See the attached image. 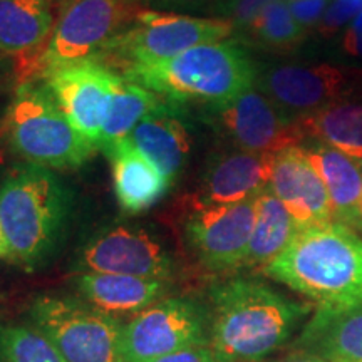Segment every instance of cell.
<instances>
[{
  "instance_id": "cell-1",
  "label": "cell",
  "mask_w": 362,
  "mask_h": 362,
  "mask_svg": "<svg viewBox=\"0 0 362 362\" xmlns=\"http://www.w3.org/2000/svg\"><path fill=\"white\" fill-rule=\"evenodd\" d=\"M210 347L221 362H257L291 339L309 314L269 285L235 279L211 288Z\"/></svg>"
},
{
  "instance_id": "cell-2",
  "label": "cell",
  "mask_w": 362,
  "mask_h": 362,
  "mask_svg": "<svg viewBox=\"0 0 362 362\" xmlns=\"http://www.w3.org/2000/svg\"><path fill=\"white\" fill-rule=\"evenodd\" d=\"M265 274L319 307L356 304L362 300V238L337 221L298 228Z\"/></svg>"
},
{
  "instance_id": "cell-3",
  "label": "cell",
  "mask_w": 362,
  "mask_h": 362,
  "mask_svg": "<svg viewBox=\"0 0 362 362\" xmlns=\"http://www.w3.org/2000/svg\"><path fill=\"white\" fill-rule=\"evenodd\" d=\"M72 198L52 170L37 165L16 166L0 181V225L12 260L37 269L61 245Z\"/></svg>"
},
{
  "instance_id": "cell-4",
  "label": "cell",
  "mask_w": 362,
  "mask_h": 362,
  "mask_svg": "<svg viewBox=\"0 0 362 362\" xmlns=\"http://www.w3.org/2000/svg\"><path fill=\"white\" fill-rule=\"evenodd\" d=\"M121 76L168 101L218 106L253 88L259 72L245 49L226 39L197 45L158 64L131 67Z\"/></svg>"
},
{
  "instance_id": "cell-5",
  "label": "cell",
  "mask_w": 362,
  "mask_h": 362,
  "mask_svg": "<svg viewBox=\"0 0 362 362\" xmlns=\"http://www.w3.org/2000/svg\"><path fill=\"white\" fill-rule=\"evenodd\" d=\"M6 136L13 155L44 168H78L98 149L71 124L42 81H24L17 88Z\"/></svg>"
},
{
  "instance_id": "cell-6",
  "label": "cell",
  "mask_w": 362,
  "mask_h": 362,
  "mask_svg": "<svg viewBox=\"0 0 362 362\" xmlns=\"http://www.w3.org/2000/svg\"><path fill=\"white\" fill-rule=\"evenodd\" d=\"M228 19L183 16L156 11H138L131 27L115 35L98 57L107 56L119 62L123 71L168 61L197 45L220 42L233 34Z\"/></svg>"
},
{
  "instance_id": "cell-7",
  "label": "cell",
  "mask_w": 362,
  "mask_h": 362,
  "mask_svg": "<svg viewBox=\"0 0 362 362\" xmlns=\"http://www.w3.org/2000/svg\"><path fill=\"white\" fill-rule=\"evenodd\" d=\"M30 320L66 362H123V325L116 317L69 297H39Z\"/></svg>"
},
{
  "instance_id": "cell-8",
  "label": "cell",
  "mask_w": 362,
  "mask_h": 362,
  "mask_svg": "<svg viewBox=\"0 0 362 362\" xmlns=\"http://www.w3.org/2000/svg\"><path fill=\"white\" fill-rule=\"evenodd\" d=\"M129 0H64L42 52L25 74L40 79L57 67L98 57L128 21Z\"/></svg>"
},
{
  "instance_id": "cell-9",
  "label": "cell",
  "mask_w": 362,
  "mask_h": 362,
  "mask_svg": "<svg viewBox=\"0 0 362 362\" xmlns=\"http://www.w3.org/2000/svg\"><path fill=\"white\" fill-rule=\"evenodd\" d=\"M210 346V320L189 298L170 297L136 314L123 325V362H153L181 349Z\"/></svg>"
},
{
  "instance_id": "cell-10",
  "label": "cell",
  "mask_w": 362,
  "mask_h": 362,
  "mask_svg": "<svg viewBox=\"0 0 362 362\" xmlns=\"http://www.w3.org/2000/svg\"><path fill=\"white\" fill-rule=\"evenodd\" d=\"M255 86L285 116L298 121L354 96L362 88V69L330 62L277 64L259 72Z\"/></svg>"
},
{
  "instance_id": "cell-11",
  "label": "cell",
  "mask_w": 362,
  "mask_h": 362,
  "mask_svg": "<svg viewBox=\"0 0 362 362\" xmlns=\"http://www.w3.org/2000/svg\"><path fill=\"white\" fill-rule=\"evenodd\" d=\"M205 116L237 149L257 155H277L305 139L297 121L285 116L257 86L232 101L208 106Z\"/></svg>"
},
{
  "instance_id": "cell-12",
  "label": "cell",
  "mask_w": 362,
  "mask_h": 362,
  "mask_svg": "<svg viewBox=\"0 0 362 362\" xmlns=\"http://www.w3.org/2000/svg\"><path fill=\"white\" fill-rule=\"evenodd\" d=\"M257 198L232 205L194 200L185 220V237L206 269L230 270L245 265L255 225Z\"/></svg>"
},
{
  "instance_id": "cell-13",
  "label": "cell",
  "mask_w": 362,
  "mask_h": 362,
  "mask_svg": "<svg viewBox=\"0 0 362 362\" xmlns=\"http://www.w3.org/2000/svg\"><path fill=\"white\" fill-rule=\"evenodd\" d=\"M117 76L98 57H90L57 67L39 81L45 84L71 124L99 148Z\"/></svg>"
},
{
  "instance_id": "cell-14",
  "label": "cell",
  "mask_w": 362,
  "mask_h": 362,
  "mask_svg": "<svg viewBox=\"0 0 362 362\" xmlns=\"http://www.w3.org/2000/svg\"><path fill=\"white\" fill-rule=\"evenodd\" d=\"M79 267L96 274L133 275L168 282L175 264L155 235L138 226L119 225L94 235L83 247Z\"/></svg>"
},
{
  "instance_id": "cell-15",
  "label": "cell",
  "mask_w": 362,
  "mask_h": 362,
  "mask_svg": "<svg viewBox=\"0 0 362 362\" xmlns=\"http://www.w3.org/2000/svg\"><path fill=\"white\" fill-rule=\"evenodd\" d=\"M269 189L287 208L297 228L334 221L327 189L300 144L275 155Z\"/></svg>"
},
{
  "instance_id": "cell-16",
  "label": "cell",
  "mask_w": 362,
  "mask_h": 362,
  "mask_svg": "<svg viewBox=\"0 0 362 362\" xmlns=\"http://www.w3.org/2000/svg\"><path fill=\"white\" fill-rule=\"evenodd\" d=\"M275 155L232 149L214 155L202 180V193L197 198L205 205H232L257 198L269 188Z\"/></svg>"
},
{
  "instance_id": "cell-17",
  "label": "cell",
  "mask_w": 362,
  "mask_h": 362,
  "mask_svg": "<svg viewBox=\"0 0 362 362\" xmlns=\"http://www.w3.org/2000/svg\"><path fill=\"white\" fill-rule=\"evenodd\" d=\"M128 141L173 183L192 155V131L180 103L163 99L139 121Z\"/></svg>"
},
{
  "instance_id": "cell-18",
  "label": "cell",
  "mask_w": 362,
  "mask_h": 362,
  "mask_svg": "<svg viewBox=\"0 0 362 362\" xmlns=\"http://www.w3.org/2000/svg\"><path fill=\"white\" fill-rule=\"evenodd\" d=\"M298 346L325 362H362V300L342 307H319Z\"/></svg>"
},
{
  "instance_id": "cell-19",
  "label": "cell",
  "mask_w": 362,
  "mask_h": 362,
  "mask_svg": "<svg viewBox=\"0 0 362 362\" xmlns=\"http://www.w3.org/2000/svg\"><path fill=\"white\" fill-rule=\"evenodd\" d=\"M76 288L86 304L112 317L139 314L160 302L168 291V282L133 275L84 272L76 280Z\"/></svg>"
},
{
  "instance_id": "cell-20",
  "label": "cell",
  "mask_w": 362,
  "mask_h": 362,
  "mask_svg": "<svg viewBox=\"0 0 362 362\" xmlns=\"http://www.w3.org/2000/svg\"><path fill=\"white\" fill-rule=\"evenodd\" d=\"M106 156L111 161L117 203L126 214H143L160 202L173 185L128 139L107 149Z\"/></svg>"
},
{
  "instance_id": "cell-21",
  "label": "cell",
  "mask_w": 362,
  "mask_h": 362,
  "mask_svg": "<svg viewBox=\"0 0 362 362\" xmlns=\"http://www.w3.org/2000/svg\"><path fill=\"white\" fill-rule=\"evenodd\" d=\"M52 2L0 0V54L22 57L29 69L42 52L56 24Z\"/></svg>"
},
{
  "instance_id": "cell-22",
  "label": "cell",
  "mask_w": 362,
  "mask_h": 362,
  "mask_svg": "<svg viewBox=\"0 0 362 362\" xmlns=\"http://www.w3.org/2000/svg\"><path fill=\"white\" fill-rule=\"evenodd\" d=\"M307 158L327 189L334 220L359 228L362 210V163L339 149L315 143L304 146Z\"/></svg>"
},
{
  "instance_id": "cell-23",
  "label": "cell",
  "mask_w": 362,
  "mask_h": 362,
  "mask_svg": "<svg viewBox=\"0 0 362 362\" xmlns=\"http://www.w3.org/2000/svg\"><path fill=\"white\" fill-rule=\"evenodd\" d=\"M305 138L327 144L362 163V101L344 99L297 121Z\"/></svg>"
},
{
  "instance_id": "cell-24",
  "label": "cell",
  "mask_w": 362,
  "mask_h": 362,
  "mask_svg": "<svg viewBox=\"0 0 362 362\" xmlns=\"http://www.w3.org/2000/svg\"><path fill=\"white\" fill-rule=\"evenodd\" d=\"M255 203V225H253L245 265L264 267L265 270L291 243L298 228L287 208L269 188L257 197Z\"/></svg>"
},
{
  "instance_id": "cell-25",
  "label": "cell",
  "mask_w": 362,
  "mask_h": 362,
  "mask_svg": "<svg viewBox=\"0 0 362 362\" xmlns=\"http://www.w3.org/2000/svg\"><path fill=\"white\" fill-rule=\"evenodd\" d=\"M161 101L163 98L153 90L123 78L121 74L117 76L112 88L110 110L103 126L99 149L106 153L117 143L128 139L139 121L160 106Z\"/></svg>"
},
{
  "instance_id": "cell-26",
  "label": "cell",
  "mask_w": 362,
  "mask_h": 362,
  "mask_svg": "<svg viewBox=\"0 0 362 362\" xmlns=\"http://www.w3.org/2000/svg\"><path fill=\"white\" fill-rule=\"evenodd\" d=\"M243 39L264 51L292 52L304 42L307 33L293 19L287 0H274L242 29Z\"/></svg>"
},
{
  "instance_id": "cell-27",
  "label": "cell",
  "mask_w": 362,
  "mask_h": 362,
  "mask_svg": "<svg viewBox=\"0 0 362 362\" xmlns=\"http://www.w3.org/2000/svg\"><path fill=\"white\" fill-rule=\"evenodd\" d=\"M0 362H66L34 325L0 324Z\"/></svg>"
},
{
  "instance_id": "cell-28",
  "label": "cell",
  "mask_w": 362,
  "mask_h": 362,
  "mask_svg": "<svg viewBox=\"0 0 362 362\" xmlns=\"http://www.w3.org/2000/svg\"><path fill=\"white\" fill-rule=\"evenodd\" d=\"M362 12V0H330L322 21L317 25L315 33L324 39L337 35L339 30L346 29Z\"/></svg>"
},
{
  "instance_id": "cell-29",
  "label": "cell",
  "mask_w": 362,
  "mask_h": 362,
  "mask_svg": "<svg viewBox=\"0 0 362 362\" xmlns=\"http://www.w3.org/2000/svg\"><path fill=\"white\" fill-rule=\"evenodd\" d=\"M148 11L183 13V16H198V13L215 12V0H141Z\"/></svg>"
},
{
  "instance_id": "cell-30",
  "label": "cell",
  "mask_w": 362,
  "mask_h": 362,
  "mask_svg": "<svg viewBox=\"0 0 362 362\" xmlns=\"http://www.w3.org/2000/svg\"><path fill=\"white\" fill-rule=\"evenodd\" d=\"M329 4L330 0H291L288 7H291L293 19L298 22V25L305 33H309V30L317 29Z\"/></svg>"
},
{
  "instance_id": "cell-31",
  "label": "cell",
  "mask_w": 362,
  "mask_h": 362,
  "mask_svg": "<svg viewBox=\"0 0 362 362\" xmlns=\"http://www.w3.org/2000/svg\"><path fill=\"white\" fill-rule=\"evenodd\" d=\"M339 51L346 57L362 61V12L344 29L339 40Z\"/></svg>"
},
{
  "instance_id": "cell-32",
  "label": "cell",
  "mask_w": 362,
  "mask_h": 362,
  "mask_svg": "<svg viewBox=\"0 0 362 362\" xmlns=\"http://www.w3.org/2000/svg\"><path fill=\"white\" fill-rule=\"evenodd\" d=\"M270 2H274V0H240V2L235 4L226 19L232 22L235 29L242 30Z\"/></svg>"
},
{
  "instance_id": "cell-33",
  "label": "cell",
  "mask_w": 362,
  "mask_h": 362,
  "mask_svg": "<svg viewBox=\"0 0 362 362\" xmlns=\"http://www.w3.org/2000/svg\"><path fill=\"white\" fill-rule=\"evenodd\" d=\"M153 362H221L218 356L215 354L210 346H194L188 347V349H181L173 354H168L165 357Z\"/></svg>"
},
{
  "instance_id": "cell-34",
  "label": "cell",
  "mask_w": 362,
  "mask_h": 362,
  "mask_svg": "<svg viewBox=\"0 0 362 362\" xmlns=\"http://www.w3.org/2000/svg\"><path fill=\"white\" fill-rule=\"evenodd\" d=\"M240 0H215V17H220V19H226L228 17L230 11H232L233 6Z\"/></svg>"
},
{
  "instance_id": "cell-35",
  "label": "cell",
  "mask_w": 362,
  "mask_h": 362,
  "mask_svg": "<svg viewBox=\"0 0 362 362\" xmlns=\"http://www.w3.org/2000/svg\"><path fill=\"white\" fill-rule=\"evenodd\" d=\"M280 362H325V361H322L320 357H317L314 354H309V352L298 351V352H296V354H291L288 357H285V359Z\"/></svg>"
},
{
  "instance_id": "cell-36",
  "label": "cell",
  "mask_w": 362,
  "mask_h": 362,
  "mask_svg": "<svg viewBox=\"0 0 362 362\" xmlns=\"http://www.w3.org/2000/svg\"><path fill=\"white\" fill-rule=\"evenodd\" d=\"M0 257H2V259H12L11 248H8L6 233H4V230H2V225H0Z\"/></svg>"
},
{
  "instance_id": "cell-37",
  "label": "cell",
  "mask_w": 362,
  "mask_h": 362,
  "mask_svg": "<svg viewBox=\"0 0 362 362\" xmlns=\"http://www.w3.org/2000/svg\"><path fill=\"white\" fill-rule=\"evenodd\" d=\"M359 228H362V210H361V223H359Z\"/></svg>"
},
{
  "instance_id": "cell-38",
  "label": "cell",
  "mask_w": 362,
  "mask_h": 362,
  "mask_svg": "<svg viewBox=\"0 0 362 362\" xmlns=\"http://www.w3.org/2000/svg\"><path fill=\"white\" fill-rule=\"evenodd\" d=\"M57 2H59V4H62V2H64V0H57Z\"/></svg>"
},
{
  "instance_id": "cell-39",
  "label": "cell",
  "mask_w": 362,
  "mask_h": 362,
  "mask_svg": "<svg viewBox=\"0 0 362 362\" xmlns=\"http://www.w3.org/2000/svg\"><path fill=\"white\" fill-rule=\"evenodd\" d=\"M287 2H291V0H287Z\"/></svg>"
}]
</instances>
